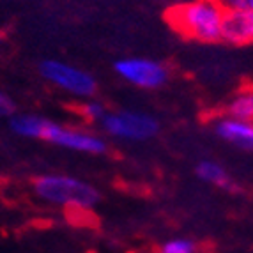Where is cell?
I'll list each match as a JSON object with an SVG mask.
<instances>
[{
    "label": "cell",
    "mask_w": 253,
    "mask_h": 253,
    "mask_svg": "<svg viewBox=\"0 0 253 253\" xmlns=\"http://www.w3.org/2000/svg\"><path fill=\"white\" fill-rule=\"evenodd\" d=\"M36 195L55 206L89 209L99 200V195L92 186L71 175H42L34 182Z\"/></svg>",
    "instance_id": "7a4b0ae2"
},
{
    "label": "cell",
    "mask_w": 253,
    "mask_h": 253,
    "mask_svg": "<svg viewBox=\"0 0 253 253\" xmlns=\"http://www.w3.org/2000/svg\"><path fill=\"white\" fill-rule=\"evenodd\" d=\"M225 115L239 119V121L253 123V87L241 90L239 94H236V96L230 99V103L227 105Z\"/></svg>",
    "instance_id": "30bf717a"
},
{
    "label": "cell",
    "mask_w": 253,
    "mask_h": 253,
    "mask_svg": "<svg viewBox=\"0 0 253 253\" xmlns=\"http://www.w3.org/2000/svg\"><path fill=\"white\" fill-rule=\"evenodd\" d=\"M13 108H14L13 101H11L4 92H0V117L9 115L11 112H13Z\"/></svg>",
    "instance_id": "9a60e30c"
},
{
    "label": "cell",
    "mask_w": 253,
    "mask_h": 253,
    "mask_svg": "<svg viewBox=\"0 0 253 253\" xmlns=\"http://www.w3.org/2000/svg\"><path fill=\"white\" fill-rule=\"evenodd\" d=\"M197 175H199L202 181L209 182V184L219 186V188H230V186H232V181L228 177L227 170L219 163L211 161V160L200 161V163L197 165Z\"/></svg>",
    "instance_id": "8fae6325"
},
{
    "label": "cell",
    "mask_w": 253,
    "mask_h": 253,
    "mask_svg": "<svg viewBox=\"0 0 253 253\" xmlns=\"http://www.w3.org/2000/svg\"><path fill=\"white\" fill-rule=\"evenodd\" d=\"M115 71L121 78L142 89H156L167 82L169 71L163 64L149 59H123L115 64Z\"/></svg>",
    "instance_id": "5b68a950"
},
{
    "label": "cell",
    "mask_w": 253,
    "mask_h": 253,
    "mask_svg": "<svg viewBox=\"0 0 253 253\" xmlns=\"http://www.w3.org/2000/svg\"><path fill=\"white\" fill-rule=\"evenodd\" d=\"M223 41L230 44H253V13L228 11L223 23Z\"/></svg>",
    "instance_id": "ba28073f"
},
{
    "label": "cell",
    "mask_w": 253,
    "mask_h": 253,
    "mask_svg": "<svg viewBox=\"0 0 253 253\" xmlns=\"http://www.w3.org/2000/svg\"><path fill=\"white\" fill-rule=\"evenodd\" d=\"M227 11L218 0H191L172 7L167 14L170 25L188 39L214 42L223 38Z\"/></svg>",
    "instance_id": "6da1fadb"
},
{
    "label": "cell",
    "mask_w": 253,
    "mask_h": 253,
    "mask_svg": "<svg viewBox=\"0 0 253 253\" xmlns=\"http://www.w3.org/2000/svg\"><path fill=\"white\" fill-rule=\"evenodd\" d=\"M42 140H48L51 144L60 145L64 149L87 152V154H101L106 149L105 142L99 136L90 135L87 131L68 129V127H62L60 124H55L51 121H48Z\"/></svg>",
    "instance_id": "8992f818"
},
{
    "label": "cell",
    "mask_w": 253,
    "mask_h": 253,
    "mask_svg": "<svg viewBox=\"0 0 253 253\" xmlns=\"http://www.w3.org/2000/svg\"><path fill=\"white\" fill-rule=\"evenodd\" d=\"M48 121L38 115H14L11 119V129L27 138H42Z\"/></svg>",
    "instance_id": "9c48e42d"
},
{
    "label": "cell",
    "mask_w": 253,
    "mask_h": 253,
    "mask_svg": "<svg viewBox=\"0 0 253 253\" xmlns=\"http://www.w3.org/2000/svg\"><path fill=\"white\" fill-rule=\"evenodd\" d=\"M225 11H250L253 13V0H218Z\"/></svg>",
    "instance_id": "4fadbf2b"
},
{
    "label": "cell",
    "mask_w": 253,
    "mask_h": 253,
    "mask_svg": "<svg viewBox=\"0 0 253 253\" xmlns=\"http://www.w3.org/2000/svg\"><path fill=\"white\" fill-rule=\"evenodd\" d=\"M101 124L108 135L124 140H147L158 133L156 119L131 110L110 112L105 115Z\"/></svg>",
    "instance_id": "3957f363"
},
{
    "label": "cell",
    "mask_w": 253,
    "mask_h": 253,
    "mask_svg": "<svg viewBox=\"0 0 253 253\" xmlns=\"http://www.w3.org/2000/svg\"><path fill=\"white\" fill-rule=\"evenodd\" d=\"M160 253H195V245L190 239H170L161 246Z\"/></svg>",
    "instance_id": "7c38bea8"
},
{
    "label": "cell",
    "mask_w": 253,
    "mask_h": 253,
    "mask_svg": "<svg viewBox=\"0 0 253 253\" xmlns=\"http://www.w3.org/2000/svg\"><path fill=\"white\" fill-rule=\"evenodd\" d=\"M214 133L236 149L253 154V123L223 115L214 123Z\"/></svg>",
    "instance_id": "52a82bcc"
},
{
    "label": "cell",
    "mask_w": 253,
    "mask_h": 253,
    "mask_svg": "<svg viewBox=\"0 0 253 253\" xmlns=\"http://www.w3.org/2000/svg\"><path fill=\"white\" fill-rule=\"evenodd\" d=\"M39 71L48 82L75 96L85 97L96 92V80L92 78V75L75 68L71 64L60 62V60H44Z\"/></svg>",
    "instance_id": "277c9868"
},
{
    "label": "cell",
    "mask_w": 253,
    "mask_h": 253,
    "mask_svg": "<svg viewBox=\"0 0 253 253\" xmlns=\"http://www.w3.org/2000/svg\"><path fill=\"white\" fill-rule=\"evenodd\" d=\"M84 114L90 121H103L105 119V106L97 101H89L84 106Z\"/></svg>",
    "instance_id": "5bb4252c"
}]
</instances>
